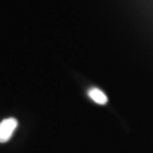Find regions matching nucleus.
Listing matches in <instances>:
<instances>
[{"label": "nucleus", "mask_w": 153, "mask_h": 153, "mask_svg": "<svg viewBox=\"0 0 153 153\" xmlns=\"http://www.w3.org/2000/svg\"><path fill=\"white\" fill-rule=\"evenodd\" d=\"M88 97L98 105H105L108 102V98L105 94L97 88H92L88 91Z\"/></svg>", "instance_id": "f03ea898"}, {"label": "nucleus", "mask_w": 153, "mask_h": 153, "mask_svg": "<svg viewBox=\"0 0 153 153\" xmlns=\"http://www.w3.org/2000/svg\"><path fill=\"white\" fill-rule=\"evenodd\" d=\"M18 126V121L14 117H9L0 123V143H5L10 140Z\"/></svg>", "instance_id": "f257e3e1"}]
</instances>
